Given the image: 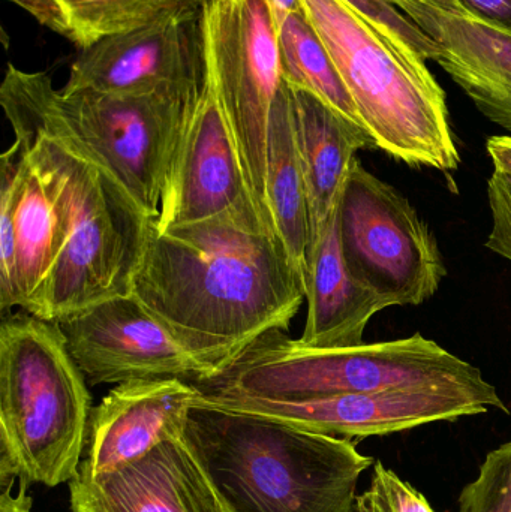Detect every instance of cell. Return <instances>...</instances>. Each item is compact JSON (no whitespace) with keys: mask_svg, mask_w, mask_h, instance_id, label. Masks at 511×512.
Returning a JSON list of instances; mask_svg holds the SVG:
<instances>
[{"mask_svg":"<svg viewBox=\"0 0 511 512\" xmlns=\"http://www.w3.org/2000/svg\"><path fill=\"white\" fill-rule=\"evenodd\" d=\"M132 294L203 367L204 381L264 334L287 330L306 300L299 268L255 206L165 230L152 222Z\"/></svg>","mask_w":511,"mask_h":512,"instance_id":"cell-1","label":"cell"},{"mask_svg":"<svg viewBox=\"0 0 511 512\" xmlns=\"http://www.w3.org/2000/svg\"><path fill=\"white\" fill-rule=\"evenodd\" d=\"M185 439L234 512H351L375 463L351 439L197 400Z\"/></svg>","mask_w":511,"mask_h":512,"instance_id":"cell-2","label":"cell"},{"mask_svg":"<svg viewBox=\"0 0 511 512\" xmlns=\"http://www.w3.org/2000/svg\"><path fill=\"white\" fill-rule=\"evenodd\" d=\"M200 393L306 400L399 388L464 391L510 414L497 388L473 364L420 333L351 348H309L273 330L228 369L195 382Z\"/></svg>","mask_w":511,"mask_h":512,"instance_id":"cell-3","label":"cell"},{"mask_svg":"<svg viewBox=\"0 0 511 512\" xmlns=\"http://www.w3.org/2000/svg\"><path fill=\"white\" fill-rule=\"evenodd\" d=\"M87 381L56 322L0 325V481L56 487L80 474L92 414Z\"/></svg>","mask_w":511,"mask_h":512,"instance_id":"cell-4","label":"cell"},{"mask_svg":"<svg viewBox=\"0 0 511 512\" xmlns=\"http://www.w3.org/2000/svg\"><path fill=\"white\" fill-rule=\"evenodd\" d=\"M375 147L411 167L458 170L446 93L408 65L344 0H303Z\"/></svg>","mask_w":511,"mask_h":512,"instance_id":"cell-5","label":"cell"},{"mask_svg":"<svg viewBox=\"0 0 511 512\" xmlns=\"http://www.w3.org/2000/svg\"><path fill=\"white\" fill-rule=\"evenodd\" d=\"M201 24L207 71L246 185L272 224L266 189L270 123L291 102L272 8L269 0H216L203 9Z\"/></svg>","mask_w":511,"mask_h":512,"instance_id":"cell-6","label":"cell"},{"mask_svg":"<svg viewBox=\"0 0 511 512\" xmlns=\"http://www.w3.org/2000/svg\"><path fill=\"white\" fill-rule=\"evenodd\" d=\"M153 221L89 153L68 240L32 315L59 321L107 298L131 294Z\"/></svg>","mask_w":511,"mask_h":512,"instance_id":"cell-7","label":"cell"},{"mask_svg":"<svg viewBox=\"0 0 511 512\" xmlns=\"http://www.w3.org/2000/svg\"><path fill=\"white\" fill-rule=\"evenodd\" d=\"M201 89L132 96L53 87L50 96L84 149L156 219L171 155Z\"/></svg>","mask_w":511,"mask_h":512,"instance_id":"cell-8","label":"cell"},{"mask_svg":"<svg viewBox=\"0 0 511 512\" xmlns=\"http://www.w3.org/2000/svg\"><path fill=\"white\" fill-rule=\"evenodd\" d=\"M339 237L350 270L390 307L434 297L447 270L434 234L407 197L357 159L338 207Z\"/></svg>","mask_w":511,"mask_h":512,"instance_id":"cell-9","label":"cell"},{"mask_svg":"<svg viewBox=\"0 0 511 512\" xmlns=\"http://www.w3.org/2000/svg\"><path fill=\"white\" fill-rule=\"evenodd\" d=\"M203 11L177 0L150 23L81 51L63 90L111 95L192 92L206 81Z\"/></svg>","mask_w":511,"mask_h":512,"instance_id":"cell-10","label":"cell"},{"mask_svg":"<svg viewBox=\"0 0 511 512\" xmlns=\"http://www.w3.org/2000/svg\"><path fill=\"white\" fill-rule=\"evenodd\" d=\"M195 400L351 441L407 432L425 424L476 417L491 409L485 399L474 394L434 388H399L306 400H275L198 391Z\"/></svg>","mask_w":511,"mask_h":512,"instance_id":"cell-11","label":"cell"},{"mask_svg":"<svg viewBox=\"0 0 511 512\" xmlns=\"http://www.w3.org/2000/svg\"><path fill=\"white\" fill-rule=\"evenodd\" d=\"M54 322L87 384L206 379L203 367L132 292L99 301Z\"/></svg>","mask_w":511,"mask_h":512,"instance_id":"cell-12","label":"cell"},{"mask_svg":"<svg viewBox=\"0 0 511 512\" xmlns=\"http://www.w3.org/2000/svg\"><path fill=\"white\" fill-rule=\"evenodd\" d=\"M246 206L257 204L246 185L233 135L207 71L171 155L153 225L165 230L197 224Z\"/></svg>","mask_w":511,"mask_h":512,"instance_id":"cell-13","label":"cell"},{"mask_svg":"<svg viewBox=\"0 0 511 512\" xmlns=\"http://www.w3.org/2000/svg\"><path fill=\"white\" fill-rule=\"evenodd\" d=\"M198 388L183 379L116 385L90 414L80 477L119 471L167 441L185 436Z\"/></svg>","mask_w":511,"mask_h":512,"instance_id":"cell-14","label":"cell"},{"mask_svg":"<svg viewBox=\"0 0 511 512\" xmlns=\"http://www.w3.org/2000/svg\"><path fill=\"white\" fill-rule=\"evenodd\" d=\"M72 512H234L185 436L143 459L69 483Z\"/></svg>","mask_w":511,"mask_h":512,"instance_id":"cell-15","label":"cell"},{"mask_svg":"<svg viewBox=\"0 0 511 512\" xmlns=\"http://www.w3.org/2000/svg\"><path fill=\"white\" fill-rule=\"evenodd\" d=\"M440 47L437 62L480 113L511 134V29L422 0H389Z\"/></svg>","mask_w":511,"mask_h":512,"instance_id":"cell-16","label":"cell"},{"mask_svg":"<svg viewBox=\"0 0 511 512\" xmlns=\"http://www.w3.org/2000/svg\"><path fill=\"white\" fill-rule=\"evenodd\" d=\"M294 131L308 191L309 252L338 212L357 152L377 149L363 126L330 107L309 90L291 87Z\"/></svg>","mask_w":511,"mask_h":512,"instance_id":"cell-17","label":"cell"},{"mask_svg":"<svg viewBox=\"0 0 511 512\" xmlns=\"http://www.w3.org/2000/svg\"><path fill=\"white\" fill-rule=\"evenodd\" d=\"M305 292L308 315L297 342L309 348L362 345L372 316L390 307L380 292L348 267L339 237L338 212L309 252Z\"/></svg>","mask_w":511,"mask_h":512,"instance_id":"cell-18","label":"cell"},{"mask_svg":"<svg viewBox=\"0 0 511 512\" xmlns=\"http://www.w3.org/2000/svg\"><path fill=\"white\" fill-rule=\"evenodd\" d=\"M266 189L273 228L306 283L311 227L308 191L294 131L293 102L279 110L270 123Z\"/></svg>","mask_w":511,"mask_h":512,"instance_id":"cell-19","label":"cell"},{"mask_svg":"<svg viewBox=\"0 0 511 512\" xmlns=\"http://www.w3.org/2000/svg\"><path fill=\"white\" fill-rule=\"evenodd\" d=\"M81 50L155 20L177 0H9Z\"/></svg>","mask_w":511,"mask_h":512,"instance_id":"cell-20","label":"cell"},{"mask_svg":"<svg viewBox=\"0 0 511 512\" xmlns=\"http://www.w3.org/2000/svg\"><path fill=\"white\" fill-rule=\"evenodd\" d=\"M273 17L282 72L287 83L291 87L309 90L342 116L363 126L353 98L305 9L273 12Z\"/></svg>","mask_w":511,"mask_h":512,"instance_id":"cell-21","label":"cell"},{"mask_svg":"<svg viewBox=\"0 0 511 512\" xmlns=\"http://www.w3.org/2000/svg\"><path fill=\"white\" fill-rule=\"evenodd\" d=\"M408 65L431 74L426 60L437 62L440 47L389 0H344Z\"/></svg>","mask_w":511,"mask_h":512,"instance_id":"cell-22","label":"cell"},{"mask_svg":"<svg viewBox=\"0 0 511 512\" xmlns=\"http://www.w3.org/2000/svg\"><path fill=\"white\" fill-rule=\"evenodd\" d=\"M24 149L20 141L3 153L0 158V309L2 318L20 307L17 286V243H15V206Z\"/></svg>","mask_w":511,"mask_h":512,"instance_id":"cell-23","label":"cell"},{"mask_svg":"<svg viewBox=\"0 0 511 512\" xmlns=\"http://www.w3.org/2000/svg\"><path fill=\"white\" fill-rule=\"evenodd\" d=\"M458 512H511V441L495 448L462 489Z\"/></svg>","mask_w":511,"mask_h":512,"instance_id":"cell-24","label":"cell"},{"mask_svg":"<svg viewBox=\"0 0 511 512\" xmlns=\"http://www.w3.org/2000/svg\"><path fill=\"white\" fill-rule=\"evenodd\" d=\"M371 487L387 512H435L428 499L407 481L402 480L395 471L386 468L383 462L374 463Z\"/></svg>","mask_w":511,"mask_h":512,"instance_id":"cell-25","label":"cell"},{"mask_svg":"<svg viewBox=\"0 0 511 512\" xmlns=\"http://www.w3.org/2000/svg\"><path fill=\"white\" fill-rule=\"evenodd\" d=\"M492 228L486 248L511 262V179L494 171L488 182Z\"/></svg>","mask_w":511,"mask_h":512,"instance_id":"cell-26","label":"cell"},{"mask_svg":"<svg viewBox=\"0 0 511 512\" xmlns=\"http://www.w3.org/2000/svg\"><path fill=\"white\" fill-rule=\"evenodd\" d=\"M474 17L511 29V0H459Z\"/></svg>","mask_w":511,"mask_h":512,"instance_id":"cell-27","label":"cell"},{"mask_svg":"<svg viewBox=\"0 0 511 512\" xmlns=\"http://www.w3.org/2000/svg\"><path fill=\"white\" fill-rule=\"evenodd\" d=\"M15 478L0 481V512H32V498L27 495L29 484L21 483L17 495L12 493Z\"/></svg>","mask_w":511,"mask_h":512,"instance_id":"cell-28","label":"cell"},{"mask_svg":"<svg viewBox=\"0 0 511 512\" xmlns=\"http://www.w3.org/2000/svg\"><path fill=\"white\" fill-rule=\"evenodd\" d=\"M489 158L494 164V171L511 179V137L500 135L491 137L486 143Z\"/></svg>","mask_w":511,"mask_h":512,"instance_id":"cell-29","label":"cell"},{"mask_svg":"<svg viewBox=\"0 0 511 512\" xmlns=\"http://www.w3.org/2000/svg\"><path fill=\"white\" fill-rule=\"evenodd\" d=\"M351 512H387V510L380 496L374 490L369 489L357 496L356 504Z\"/></svg>","mask_w":511,"mask_h":512,"instance_id":"cell-30","label":"cell"},{"mask_svg":"<svg viewBox=\"0 0 511 512\" xmlns=\"http://www.w3.org/2000/svg\"><path fill=\"white\" fill-rule=\"evenodd\" d=\"M422 2L435 6V8L441 9V11L450 12V14L471 15L459 0H422Z\"/></svg>","mask_w":511,"mask_h":512,"instance_id":"cell-31","label":"cell"},{"mask_svg":"<svg viewBox=\"0 0 511 512\" xmlns=\"http://www.w3.org/2000/svg\"><path fill=\"white\" fill-rule=\"evenodd\" d=\"M273 12L303 11V0H269Z\"/></svg>","mask_w":511,"mask_h":512,"instance_id":"cell-32","label":"cell"},{"mask_svg":"<svg viewBox=\"0 0 511 512\" xmlns=\"http://www.w3.org/2000/svg\"><path fill=\"white\" fill-rule=\"evenodd\" d=\"M189 2L194 3L195 6H198L203 11L207 6L213 5L216 0H189Z\"/></svg>","mask_w":511,"mask_h":512,"instance_id":"cell-33","label":"cell"}]
</instances>
